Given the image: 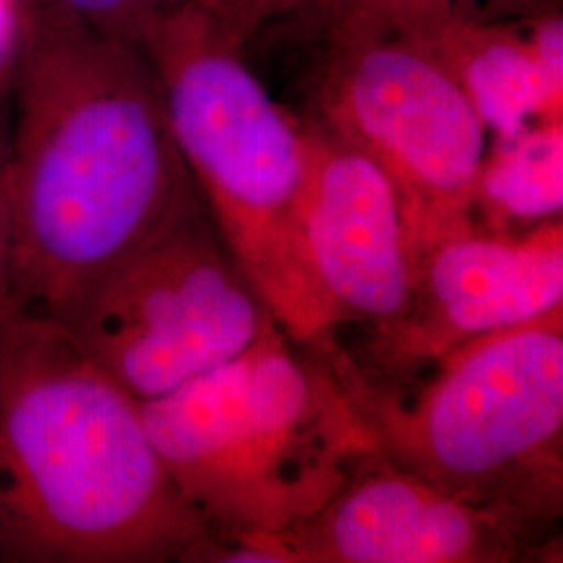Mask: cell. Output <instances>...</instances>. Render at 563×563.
<instances>
[{"label":"cell","mask_w":563,"mask_h":563,"mask_svg":"<svg viewBox=\"0 0 563 563\" xmlns=\"http://www.w3.org/2000/svg\"><path fill=\"white\" fill-rule=\"evenodd\" d=\"M307 121L311 159L301 202L307 274L332 330L367 334L399 320L413 265L393 181L362 151Z\"/></svg>","instance_id":"30bf717a"},{"label":"cell","mask_w":563,"mask_h":563,"mask_svg":"<svg viewBox=\"0 0 563 563\" xmlns=\"http://www.w3.org/2000/svg\"><path fill=\"white\" fill-rule=\"evenodd\" d=\"M30 25L27 0H0V95L11 88Z\"/></svg>","instance_id":"e0dca14e"},{"label":"cell","mask_w":563,"mask_h":563,"mask_svg":"<svg viewBox=\"0 0 563 563\" xmlns=\"http://www.w3.org/2000/svg\"><path fill=\"white\" fill-rule=\"evenodd\" d=\"M560 537L463 504L376 449L311 518L276 534L211 541L199 562H562Z\"/></svg>","instance_id":"ba28073f"},{"label":"cell","mask_w":563,"mask_h":563,"mask_svg":"<svg viewBox=\"0 0 563 563\" xmlns=\"http://www.w3.org/2000/svg\"><path fill=\"white\" fill-rule=\"evenodd\" d=\"M342 0H249L242 20V41L246 42L263 25L290 18L328 21Z\"/></svg>","instance_id":"2e32d148"},{"label":"cell","mask_w":563,"mask_h":563,"mask_svg":"<svg viewBox=\"0 0 563 563\" xmlns=\"http://www.w3.org/2000/svg\"><path fill=\"white\" fill-rule=\"evenodd\" d=\"M13 305V211L9 186V132L0 125V316Z\"/></svg>","instance_id":"9a60e30c"},{"label":"cell","mask_w":563,"mask_h":563,"mask_svg":"<svg viewBox=\"0 0 563 563\" xmlns=\"http://www.w3.org/2000/svg\"><path fill=\"white\" fill-rule=\"evenodd\" d=\"M560 9V0H342L330 15L334 20H363L413 30L446 18L516 20Z\"/></svg>","instance_id":"4fadbf2b"},{"label":"cell","mask_w":563,"mask_h":563,"mask_svg":"<svg viewBox=\"0 0 563 563\" xmlns=\"http://www.w3.org/2000/svg\"><path fill=\"white\" fill-rule=\"evenodd\" d=\"M211 539L141 401L59 320L0 316V562H195Z\"/></svg>","instance_id":"7a4b0ae2"},{"label":"cell","mask_w":563,"mask_h":563,"mask_svg":"<svg viewBox=\"0 0 563 563\" xmlns=\"http://www.w3.org/2000/svg\"><path fill=\"white\" fill-rule=\"evenodd\" d=\"M55 320L139 401L220 367L280 325L199 190Z\"/></svg>","instance_id":"52a82bcc"},{"label":"cell","mask_w":563,"mask_h":563,"mask_svg":"<svg viewBox=\"0 0 563 563\" xmlns=\"http://www.w3.org/2000/svg\"><path fill=\"white\" fill-rule=\"evenodd\" d=\"M311 346L388 462L463 504L560 537L563 305L460 342L397 380L362 372L336 336Z\"/></svg>","instance_id":"277c9868"},{"label":"cell","mask_w":563,"mask_h":563,"mask_svg":"<svg viewBox=\"0 0 563 563\" xmlns=\"http://www.w3.org/2000/svg\"><path fill=\"white\" fill-rule=\"evenodd\" d=\"M181 2L186 0H27L32 11L78 21L136 44L153 21Z\"/></svg>","instance_id":"5bb4252c"},{"label":"cell","mask_w":563,"mask_h":563,"mask_svg":"<svg viewBox=\"0 0 563 563\" xmlns=\"http://www.w3.org/2000/svg\"><path fill=\"white\" fill-rule=\"evenodd\" d=\"M311 109L309 120L393 181L411 265L434 242L476 225L472 195L490 134L422 38L372 21H330Z\"/></svg>","instance_id":"8992f818"},{"label":"cell","mask_w":563,"mask_h":563,"mask_svg":"<svg viewBox=\"0 0 563 563\" xmlns=\"http://www.w3.org/2000/svg\"><path fill=\"white\" fill-rule=\"evenodd\" d=\"M405 32L444 60L490 139L563 120L560 9L516 20L446 18Z\"/></svg>","instance_id":"8fae6325"},{"label":"cell","mask_w":563,"mask_h":563,"mask_svg":"<svg viewBox=\"0 0 563 563\" xmlns=\"http://www.w3.org/2000/svg\"><path fill=\"white\" fill-rule=\"evenodd\" d=\"M199 2L207 4L211 11H216L242 41V20H244L249 0H199Z\"/></svg>","instance_id":"ac0fdd59"},{"label":"cell","mask_w":563,"mask_h":563,"mask_svg":"<svg viewBox=\"0 0 563 563\" xmlns=\"http://www.w3.org/2000/svg\"><path fill=\"white\" fill-rule=\"evenodd\" d=\"M181 159L223 244L295 342L330 341L301 246L307 121L274 101L244 42L207 4L186 0L144 32Z\"/></svg>","instance_id":"5b68a950"},{"label":"cell","mask_w":563,"mask_h":563,"mask_svg":"<svg viewBox=\"0 0 563 563\" xmlns=\"http://www.w3.org/2000/svg\"><path fill=\"white\" fill-rule=\"evenodd\" d=\"M141 407L172 481L218 541L311 518L376 451L328 360L280 325Z\"/></svg>","instance_id":"3957f363"},{"label":"cell","mask_w":563,"mask_h":563,"mask_svg":"<svg viewBox=\"0 0 563 563\" xmlns=\"http://www.w3.org/2000/svg\"><path fill=\"white\" fill-rule=\"evenodd\" d=\"M562 305V218L511 234L474 225L423 251L399 320L367 334L362 357L346 355L365 374L397 380L460 342Z\"/></svg>","instance_id":"9c48e42d"},{"label":"cell","mask_w":563,"mask_h":563,"mask_svg":"<svg viewBox=\"0 0 563 563\" xmlns=\"http://www.w3.org/2000/svg\"><path fill=\"white\" fill-rule=\"evenodd\" d=\"M11 90L13 305L59 318L199 188L141 44L30 9Z\"/></svg>","instance_id":"6da1fadb"},{"label":"cell","mask_w":563,"mask_h":563,"mask_svg":"<svg viewBox=\"0 0 563 563\" xmlns=\"http://www.w3.org/2000/svg\"><path fill=\"white\" fill-rule=\"evenodd\" d=\"M563 120L541 121L505 139H490L474 181L478 228L523 232L562 218Z\"/></svg>","instance_id":"7c38bea8"}]
</instances>
